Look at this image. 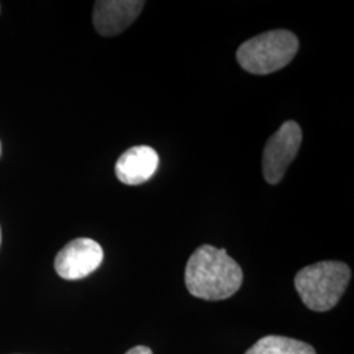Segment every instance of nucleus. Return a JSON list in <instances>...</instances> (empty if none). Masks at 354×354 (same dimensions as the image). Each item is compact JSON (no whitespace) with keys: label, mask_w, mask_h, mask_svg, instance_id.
<instances>
[{"label":"nucleus","mask_w":354,"mask_h":354,"mask_svg":"<svg viewBox=\"0 0 354 354\" xmlns=\"http://www.w3.org/2000/svg\"><path fill=\"white\" fill-rule=\"evenodd\" d=\"M241 268L226 250L205 244L192 253L188 260L185 285L193 297L223 301L241 289Z\"/></svg>","instance_id":"1"},{"label":"nucleus","mask_w":354,"mask_h":354,"mask_svg":"<svg viewBox=\"0 0 354 354\" xmlns=\"http://www.w3.org/2000/svg\"><path fill=\"white\" fill-rule=\"evenodd\" d=\"M351 281L349 266L340 261H322L301 269L295 279L304 306L313 311L324 313L339 304Z\"/></svg>","instance_id":"2"},{"label":"nucleus","mask_w":354,"mask_h":354,"mask_svg":"<svg viewBox=\"0 0 354 354\" xmlns=\"http://www.w3.org/2000/svg\"><path fill=\"white\" fill-rule=\"evenodd\" d=\"M299 49L294 33L276 29L250 38L236 51L238 62L247 73L268 75L290 64Z\"/></svg>","instance_id":"3"},{"label":"nucleus","mask_w":354,"mask_h":354,"mask_svg":"<svg viewBox=\"0 0 354 354\" xmlns=\"http://www.w3.org/2000/svg\"><path fill=\"white\" fill-rule=\"evenodd\" d=\"M302 143V129L295 121L283 122L268 140L263 153V175L269 184H279L297 158Z\"/></svg>","instance_id":"4"},{"label":"nucleus","mask_w":354,"mask_h":354,"mask_svg":"<svg viewBox=\"0 0 354 354\" xmlns=\"http://www.w3.org/2000/svg\"><path fill=\"white\" fill-rule=\"evenodd\" d=\"M104 259L102 245L88 238L70 241L55 257L54 266L59 277L82 279L93 273Z\"/></svg>","instance_id":"5"},{"label":"nucleus","mask_w":354,"mask_h":354,"mask_svg":"<svg viewBox=\"0 0 354 354\" xmlns=\"http://www.w3.org/2000/svg\"><path fill=\"white\" fill-rule=\"evenodd\" d=\"M145 6L140 0H99L93 7V26L99 35L112 37L136 21Z\"/></svg>","instance_id":"6"},{"label":"nucleus","mask_w":354,"mask_h":354,"mask_svg":"<svg viewBox=\"0 0 354 354\" xmlns=\"http://www.w3.org/2000/svg\"><path fill=\"white\" fill-rule=\"evenodd\" d=\"M159 167V155L150 146H136L124 152L115 163V176L127 185L150 180Z\"/></svg>","instance_id":"7"},{"label":"nucleus","mask_w":354,"mask_h":354,"mask_svg":"<svg viewBox=\"0 0 354 354\" xmlns=\"http://www.w3.org/2000/svg\"><path fill=\"white\" fill-rule=\"evenodd\" d=\"M245 354H317V352L311 345L299 340L283 336H266Z\"/></svg>","instance_id":"8"},{"label":"nucleus","mask_w":354,"mask_h":354,"mask_svg":"<svg viewBox=\"0 0 354 354\" xmlns=\"http://www.w3.org/2000/svg\"><path fill=\"white\" fill-rule=\"evenodd\" d=\"M125 354H152L151 349L150 348H147V346H136V348H133V349H130L129 352H127Z\"/></svg>","instance_id":"9"},{"label":"nucleus","mask_w":354,"mask_h":354,"mask_svg":"<svg viewBox=\"0 0 354 354\" xmlns=\"http://www.w3.org/2000/svg\"><path fill=\"white\" fill-rule=\"evenodd\" d=\"M0 243H1V231H0Z\"/></svg>","instance_id":"10"},{"label":"nucleus","mask_w":354,"mask_h":354,"mask_svg":"<svg viewBox=\"0 0 354 354\" xmlns=\"http://www.w3.org/2000/svg\"><path fill=\"white\" fill-rule=\"evenodd\" d=\"M0 151H1V145H0Z\"/></svg>","instance_id":"11"}]
</instances>
